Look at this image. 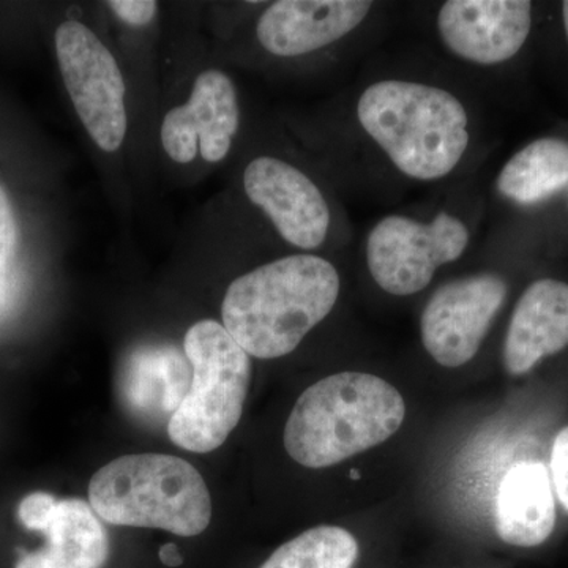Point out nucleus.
I'll return each instance as SVG.
<instances>
[{"instance_id": "obj_1", "label": "nucleus", "mask_w": 568, "mask_h": 568, "mask_svg": "<svg viewBox=\"0 0 568 568\" xmlns=\"http://www.w3.org/2000/svg\"><path fill=\"white\" fill-rule=\"evenodd\" d=\"M342 280L331 261L291 254L235 278L222 304L223 325L256 358L293 353L331 315Z\"/></svg>"}, {"instance_id": "obj_2", "label": "nucleus", "mask_w": 568, "mask_h": 568, "mask_svg": "<svg viewBox=\"0 0 568 568\" xmlns=\"http://www.w3.org/2000/svg\"><path fill=\"white\" fill-rule=\"evenodd\" d=\"M357 121L392 164L413 181L457 170L470 142L469 114L455 93L425 82H373L357 102Z\"/></svg>"}, {"instance_id": "obj_3", "label": "nucleus", "mask_w": 568, "mask_h": 568, "mask_svg": "<svg viewBox=\"0 0 568 568\" xmlns=\"http://www.w3.org/2000/svg\"><path fill=\"white\" fill-rule=\"evenodd\" d=\"M405 417V398L383 377L336 373L297 399L284 428V447L298 465L323 469L386 443Z\"/></svg>"}, {"instance_id": "obj_4", "label": "nucleus", "mask_w": 568, "mask_h": 568, "mask_svg": "<svg viewBox=\"0 0 568 568\" xmlns=\"http://www.w3.org/2000/svg\"><path fill=\"white\" fill-rule=\"evenodd\" d=\"M89 504L112 526L201 536L211 525L212 497L185 459L163 454L125 455L97 470Z\"/></svg>"}, {"instance_id": "obj_5", "label": "nucleus", "mask_w": 568, "mask_h": 568, "mask_svg": "<svg viewBox=\"0 0 568 568\" xmlns=\"http://www.w3.org/2000/svg\"><path fill=\"white\" fill-rule=\"evenodd\" d=\"M193 379L182 405L168 422L171 440L193 454H209L226 443L241 422L252 358L223 324L204 320L183 339Z\"/></svg>"}, {"instance_id": "obj_6", "label": "nucleus", "mask_w": 568, "mask_h": 568, "mask_svg": "<svg viewBox=\"0 0 568 568\" xmlns=\"http://www.w3.org/2000/svg\"><path fill=\"white\" fill-rule=\"evenodd\" d=\"M469 242L466 224L448 212L432 222L388 215L366 237V265L381 290L406 297L424 291L437 268L458 261Z\"/></svg>"}, {"instance_id": "obj_7", "label": "nucleus", "mask_w": 568, "mask_h": 568, "mask_svg": "<svg viewBox=\"0 0 568 568\" xmlns=\"http://www.w3.org/2000/svg\"><path fill=\"white\" fill-rule=\"evenodd\" d=\"M54 41L63 84L85 132L103 152L119 151L126 134V88L118 61L77 20L62 22Z\"/></svg>"}, {"instance_id": "obj_8", "label": "nucleus", "mask_w": 568, "mask_h": 568, "mask_svg": "<svg viewBox=\"0 0 568 568\" xmlns=\"http://www.w3.org/2000/svg\"><path fill=\"white\" fill-rule=\"evenodd\" d=\"M507 295V280L495 272L462 276L437 287L420 317L426 353L446 368L473 361Z\"/></svg>"}, {"instance_id": "obj_9", "label": "nucleus", "mask_w": 568, "mask_h": 568, "mask_svg": "<svg viewBox=\"0 0 568 568\" xmlns=\"http://www.w3.org/2000/svg\"><path fill=\"white\" fill-rule=\"evenodd\" d=\"M529 0H448L437 13L444 47L462 61L496 67L517 58L536 21Z\"/></svg>"}, {"instance_id": "obj_10", "label": "nucleus", "mask_w": 568, "mask_h": 568, "mask_svg": "<svg viewBox=\"0 0 568 568\" xmlns=\"http://www.w3.org/2000/svg\"><path fill=\"white\" fill-rule=\"evenodd\" d=\"M241 125L237 91L223 71L197 74L190 100L168 111L162 123L164 152L175 163H192L197 152L207 163L226 159Z\"/></svg>"}, {"instance_id": "obj_11", "label": "nucleus", "mask_w": 568, "mask_h": 568, "mask_svg": "<svg viewBox=\"0 0 568 568\" xmlns=\"http://www.w3.org/2000/svg\"><path fill=\"white\" fill-rule=\"evenodd\" d=\"M244 190L287 244L302 250L324 244L331 209L304 171L275 156H257L245 168Z\"/></svg>"}, {"instance_id": "obj_12", "label": "nucleus", "mask_w": 568, "mask_h": 568, "mask_svg": "<svg viewBox=\"0 0 568 568\" xmlns=\"http://www.w3.org/2000/svg\"><path fill=\"white\" fill-rule=\"evenodd\" d=\"M372 9L366 0H280L261 14L256 37L278 58L312 54L361 28Z\"/></svg>"}, {"instance_id": "obj_13", "label": "nucleus", "mask_w": 568, "mask_h": 568, "mask_svg": "<svg viewBox=\"0 0 568 568\" xmlns=\"http://www.w3.org/2000/svg\"><path fill=\"white\" fill-rule=\"evenodd\" d=\"M567 347L568 282L552 276L534 280L511 313L504 339V366L508 375L523 376Z\"/></svg>"}, {"instance_id": "obj_14", "label": "nucleus", "mask_w": 568, "mask_h": 568, "mask_svg": "<svg viewBox=\"0 0 568 568\" xmlns=\"http://www.w3.org/2000/svg\"><path fill=\"white\" fill-rule=\"evenodd\" d=\"M556 521V497L547 467L538 462L511 466L497 488V538L515 549L540 548L555 534Z\"/></svg>"}, {"instance_id": "obj_15", "label": "nucleus", "mask_w": 568, "mask_h": 568, "mask_svg": "<svg viewBox=\"0 0 568 568\" xmlns=\"http://www.w3.org/2000/svg\"><path fill=\"white\" fill-rule=\"evenodd\" d=\"M192 379L185 351L170 343H149L126 354L119 384L123 403L136 416L170 422L189 394Z\"/></svg>"}, {"instance_id": "obj_16", "label": "nucleus", "mask_w": 568, "mask_h": 568, "mask_svg": "<svg viewBox=\"0 0 568 568\" xmlns=\"http://www.w3.org/2000/svg\"><path fill=\"white\" fill-rule=\"evenodd\" d=\"M496 192L521 209H538L566 196L568 136L545 134L523 145L497 174Z\"/></svg>"}, {"instance_id": "obj_17", "label": "nucleus", "mask_w": 568, "mask_h": 568, "mask_svg": "<svg viewBox=\"0 0 568 568\" xmlns=\"http://www.w3.org/2000/svg\"><path fill=\"white\" fill-rule=\"evenodd\" d=\"M43 549L58 568H108L112 545L108 530L82 499H63L50 528Z\"/></svg>"}, {"instance_id": "obj_18", "label": "nucleus", "mask_w": 568, "mask_h": 568, "mask_svg": "<svg viewBox=\"0 0 568 568\" xmlns=\"http://www.w3.org/2000/svg\"><path fill=\"white\" fill-rule=\"evenodd\" d=\"M364 551L351 530L316 526L284 541L257 568H361Z\"/></svg>"}, {"instance_id": "obj_19", "label": "nucleus", "mask_w": 568, "mask_h": 568, "mask_svg": "<svg viewBox=\"0 0 568 568\" xmlns=\"http://www.w3.org/2000/svg\"><path fill=\"white\" fill-rule=\"evenodd\" d=\"M59 503L50 493L36 491L26 496L18 508V517L26 529L44 534L58 514Z\"/></svg>"}, {"instance_id": "obj_20", "label": "nucleus", "mask_w": 568, "mask_h": 568, "mask_svg": "<svg viewBox=\"0 0 568 568\" xmlns=\"http://www.w3.org/2000/svg\"><path fill=\"white\" fill-rule=\"evenodd\" d=\"M549 467L552 491L568 514V426H564L555 437Z\"/></svg>"}, {"instance_id": "obj_21", "label": "nucleus", "mask_w": 568, "mask_h": 568, "mask_svg": "<svg viewBox=\"0 0 568 568\" xmlns=\"http://www.w3.org/2000/svg\"><path fill=\"white\" fill-rule=\"evenodd\" d=\"M18 227L9 194L0 185V275L17 248Z\"/></svg>"}, {"instance_id": "obj_22", "label": "nucleus", "mask_w": 568, "mask_h": 568, "mask_svg": "<svg viewBox=\"0 0 568 568\" xmlns=\"http://www.w3.org/2000/svg\"><path fill=\"white\" fill-rule=\"evenodd\" d=\"M106 6L119 20L133 28L151 24L159 11V3L153 0H112Z\"/></svg>"}, {"instance_id": "obj_23", "label": "nucleus", "mask_w": 568, "mask_h": 568, "mask_svg": "<svg viewBox=\"0 0 568 568\" xmlns=\"http://www.w3.org/2000/svg\"><path fill=\"white\" fill-rule=\"evenodd\" d=\"M13 568H58L48 558L43 549H36V551L22 552L20 559L14 562Z\"/></svg>"}, {"instance_id": "obj_24", "label": "nucleus", "mask_w": 568, "mask_h": 568, "mask_svg": "<svg viewBox=\"0 0 568 568\" xmlns=\"http://www.w3.org/2000/svg\"><path fill=\"white\" fill-rule=\"evenodd\" d=\"M159 556L166 567H181L183 564L181 549L175 544L163 545Z\"/></svg>"}, {"instance_id": "obj_25", "label": "nucleus", "mask_w": 568, "mask_h": 568, "mask_svg": "<svg viewBox=\"0 0 568 568\" xmlns=\"http://www.w3.org/2000/svg\"><path fill=\"white\" fill-rule=\"evenodd\" d=\"M559 11L560 26H562L564 39H566V43L568 47V0H566V2H560Z\"/></svg>"}, {"instance_id": "obj_26", "label": "nucleus", "mask_w": 568, "mask_h": 568, "mask_svg": "<svg viewBox=\"0 0 568 568\" xmlns=\"http://www.w3.org/2000/svg\"><path fill=\"white\" fill-rule=\"evenodd\" d=\"M564 197H566V204H567V209H568V192H567L566 196H564Z\"/></svg>"}]
</instances>
